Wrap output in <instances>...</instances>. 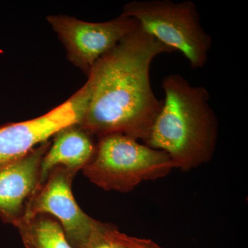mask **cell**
I'll use <instances>...</instances> for the list:
<instances>
[{"label": "cell", "mask_w": 248, "mask_h": 248, "mask_svg": "<svg viewBox=\"0 0 248 248\" xmlns=\"http://www.w3.org/2000/svg\"><path fill=\"white\" fill-rule=\"evenodd\" d=\"M173 52L140 26L93 67L86 81L89 104L79 125L98 138L120 134L146 142L163 104L152 88L151 63Z\"/></svg>", "instance_id": "cell-1"}, {"label": "cell", "mask_w": 248, "mask_h": 248, "mask_svg": "<svg viewBox=\"0 0 248 248\" xmlns=\"http://www.w3.org/2000/svg\"><path fill=\"white\" fill-rule=\"evenodd\" d=\"M162 89L165 99L146 145L167 153L183 171L208 162L216 148L218 122L208 90L179 74L165 77Z\"/></svg>", "instance_id": "cell-2"}, {"label": "cell", "mask_w": 248, "mask_h": 248, "mask_svg": "<svg viewBox=\"0 0 248 248\" xmlns=\"http://www.w3.org/2000/svg\"><path fill=\"white\" fill-rule=\"evenodd\" d=\"M174 169L165 152L112 134L99 138L95 154L82 170L91 182L104 190L127 192L144 181L165 177Z\"/></svg>", "instance_id": "cell-3"}, {"label": "cell", "mask_w": 248, "mask_h": 248, "mask_svg": "<svg viewBox=\"0 0 248 248\" xmlns=\"http://www.w3.org/2000/svg\"><path fill=\"white\" fill-rule=\"evenodd\" d=\"M122 14L136 19L163 45L182 53L193 69L206 64L213 40L202 27L193 1L135 0L124 6Z\"/></svg>", "instance_id": "cell-4"}, {"label": "cell", "mask_w": 248, "mask_h": 248, "mask_svg": "<svg viewBox=\"0 0 248 248\" xmlns=\"http://www.w3.org/2000/svg\"><path fill=\"white\" fill-rule=\"evenodd\" d=\"M66 50L67 58L89 76L98 60L137 30L136 19L124 14L104 22H88L65 15L47 17Z\"/></svg>", "instance_id": "cell-5"}, {"label": "cell", "mask_w": 248, "mask_h": 248, "mask_svg": "<svg viewBox=\"0 0 248 248\" xmlns=\"http://www.w3.org/2000/svg\"><path fill=\"white\" fill-rule=\"evenodd\" d=\"M77 172L60 166L54 169L28 201L21 220L50 215L61 225L72 247L84 248L104 223L86 215L77 203L72 192V183Z\"/></svg>", "instance_id": "cell-6"}, {"label": "cell", "mask_w": 248, "mask_h": 248, "mask_svg": "<svg viewBox=\"0 0 248 248\" xmlns=\"http://www.w3.org/2000/svg\"><path fill=\"white\" fill-rule=\"evenodd\" d=\"M89 88L86 83L68 100L44 115L1 125L0 170L22 159L62 129L81 123L89 104Z\"/></svg>", "instance_id": "cell-7"}, {"label": "cell", "mask_w": 248, "mask_h": 248, "mask_svg": "<svg viewBox=\"0 0 248 248\" xmlns=\"http://www.w3.org/2000/svg\"><path fill=\"white\" fill-rule=\"evenodd\" d=\"M51 142L36 147L22 159L0 170V217L16 226L28 201L40 186L41 163Z\"/></svg>", "instance_id": "cell-8"}, {"label": "cell", "mask_w": 248, "mask_h": 248, "mask_svg": "<svg viewBox=\"0 0 248 248\" xmlns=\"http://www.w3.org/2000/svg\"><path fill=\"white\" fill-rule=\"evenodd\" d=\"M96 148L93 135L79 124L62 129L54 136L53 142L41 163L40 186L55 168L60 166L78 172L84 169L95 154Z\"/></svg>", "instance_id": "cell-9"}, {"label": "cell", "mask_w": 248, "mask_h": 248, "mask_svg": "<svg viewBox=\"0 0 248 248\" xmlns=\"http://www.w3.org/2000/svg\"><path fill=\"white\" fill-rule=\"evenodd\" d=\"M26 248H73L53 217L40 215L16 225Z\"/></svg>", "instance_id": "cell-10"}, {"label": "cell", "mask_w": 248, "mask_h": 248, "mask_svg": "<svg viewBox=\"0 0 248 248\" xmlns=\"http://www.w3.org/2000/svg\"><path fill=\"white\" fill-rule=\"evenodd\" d=\"M125 236L113 226L104 223L84 248H128Z\"/></svg>", "instance_id": "cell-11"}, {"label": "cell", "mask_w": 248, "mask_h": 248, "mask_svg": "<svg viewBox=\"0 0 248 248\" xmlns=\"http://www.w3.org/2000/svg\"><path fill=\"white\" fill-rule=\"evenodd\" d=\"M125 239L128 248H163L151 240L140 239L126 234Z\"/></svg>", "instance_id": "cell-12"}]
</instances>
